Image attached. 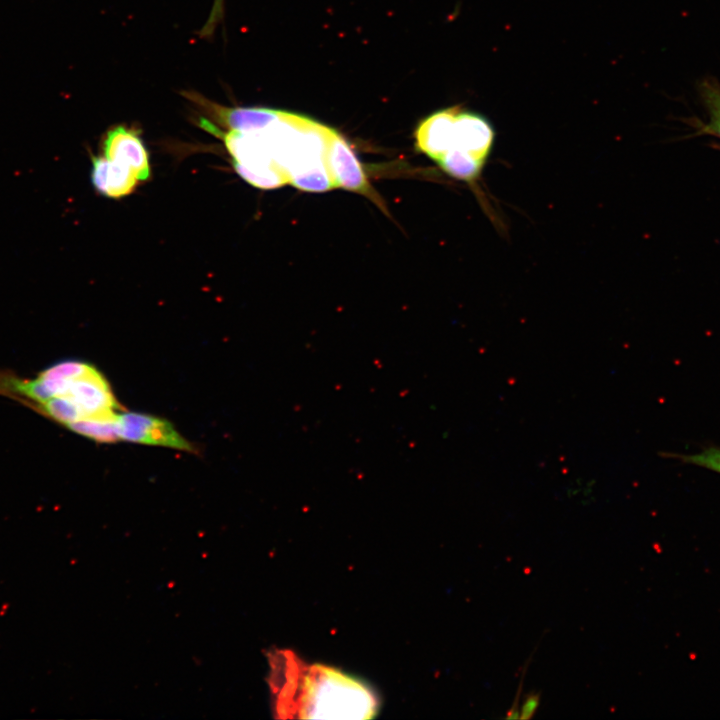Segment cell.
<instances>
[{
  "label": "cell",
  "mask_w": 720,
  "mask_h": 720,
  "mask_svg": "<svg viewBox=\"0 0 720 720\" xmlns=\"http://www.w3.org/2000/svg\"><path fill=\"white\" fill-rule=\"evenodd\" d=\"M274 712L282 719H370L378 700L364 682L323 664H308L291 650L269 655Z\"/></svg>",
  "instance_id": "obj_1"
},
{
  "label": "cell",
  "mask_w": 720,
  "mask_h": 720,
  "mask_svg": "<svg viewBox=\"0 0 720 720\" xmlns=\"http://www.w3.org/2000/svg\"><path fill=\"white\" fill-rule=\"evenodd\" d=\"M120 440L197 453V447L165 418L140 412H119L116 418Z\"/></svg>",
  "instance_id": "obj_2"
},
{
  "label": "cell",
  "mask_w": 720,
  "mask_h": 720,
  "mask_svg": "<svg viewBox=\"0 0 720 720\" xmlns=\"http://www.w3.org/2000/svg\"><path fill=\"white\" fill-rule=\"evenodd\" d=\"M326 164L335 188L361 193L380 202L349 144L333 128L327 142Z\"/></svg>",
  "instance_id": "obj_3"
},
{
  "label": "cell",
  "mask_w": 720,
  "mask_h": 720,
  "mask_svg": "<svg viewBox=\"0 0 720 720\" xmlns=\"http://www.w3.org/2000/svg\"><path fill=\"white\" fill-rule=\"evenodd\" d=\"M103 153L108 160L131 169L139 181L150 177L148 153L136 129L118 125L108 130Z\"/></svg>",
  "instance_id": "obj_4"
},
{
  "label": "cell",
  "mask_w": 720,
  "mask_h": 720,
  "mask_svg": "<svg viewBox=\"0 0 720 720\" xmlns=\"http://www.w3.org/2000/svg\"><path fill=\"white\" fill-rule=\"evenodd\" d=\"M495 137L494 127L485 116L463 110L460 107L456 116L451 149L466 152L487 163L495 143Z\"/></svg>",
  "instance_id": "obj_5"
},
{
  "label": "cell",
  "mask_w": 720,
  "mask_h": 720,
  "mask_svg": "<svg viewBox=\"0 0 720 720\" xmlns=\"http://www.w3.org/2000/svg\"><path fill=\"white\" fill-rule=\"evenodd\" d=\"M459 109L460 106H452L425 118L416 130L417 149L434 161L451 149Z\"/></svg>",
  "instance_id": "obj_6"
},
{
  "label": "cell",
  "mask_w": 720,
  "mask_h": 720,
  "mask_svg": "<svg viewBox=\"0 0 720 720\" xmlns=\"http://www.w3.org/2000/svg\"><path fill=\"white\" fill-rule=\"evenodd\" d=\"M91 181L97 192L117 199L133 192L139 180L128 167L104 156H93Z\"/></svg>",
  "instance_id": "obj_7"
},
{
  "label": "cell",
  "mask_w": 720,
  "mask_h": 720,
  "mask_svg": "<svg viewBox=\"0 0 720 720\" xmlns=\"http://www.w3.org/2000/svg\"><path fill=\"white\" fill-rule=\"evenodd\" d=\"M436 162L448 175L465 181L474 187L477 186L482 170L486 165V163L472 155L457 149L448 150Z\"/></svg>",
  "instance_id": "obj_8"
},
{
  "label": "cell",
  "mask_w": 720,
  "mask_h": 720,
  "mask_svg": "<svg viewBox=\"0 0 720 720\" xmlns=\"http://www.w3.org/2000/svg\"><path fill=\"white\" fill-rule=\"evenodd\" d=\"M699 94L708 113V122L701 128L706 134L720 138V84L714 79H705L699 85Z\"/></svg>",
  "instance_id": "obj_9"
},
{
  "label": "cell",
  "mask_w": 720,
  "mask_h": 720,
  "mask_svg": "<svg viewBox=\"0 0 720 720\" xmlns=\"http://www.w3.org/2000/svg\"><path fill=\"white\" fill-rule=\"evenodd\" d=\"M116 418L86 419L71 425L68 429L99 443H115L120 440Z\"/></svg>",
  "instance_id": "obj_10"
},
{
  "label": "cell",
  "mask_w": 720,
  "mask_h": 720,
  "mask_svg": "<svg viewBox=\"0 0 720 720\" xmlns=\"http://www.w3.org/2000/svg\"><path fill=\"white\" fill-rule=\"evenodd\" d=\"M664 455L684 464L698 466L720 474V446L711 445L690 454L665 453Z\"/></svg>",
  "instance_id": "obj_11"
},
{
  "label": "cell",
  "mask_w": 720,
  "mask_h": 720,
  "mask_svg": "<svg viewBox=\"0 0 720 720\" xmlns=\"http://www.w3.org/2000/svg\"><path fill=\"white\" fill-rule=\"evenodd\" d=\"M540 704V694L533 692L526 695L523 705L521 707L520 718L530 719L535 714Z\"/></svg>",
  "instance_id": "obj_12"
}]
</instances>
